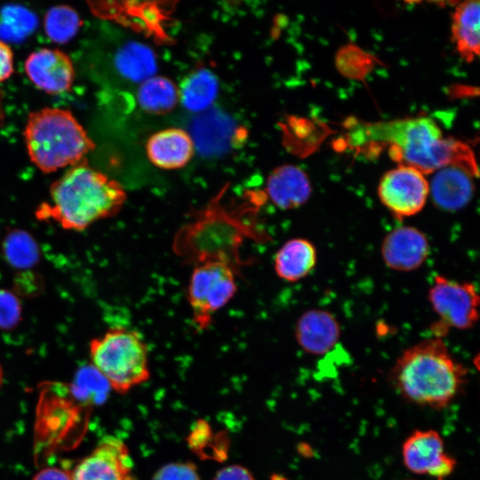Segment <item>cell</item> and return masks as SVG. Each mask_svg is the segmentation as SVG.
Returning a JSON list of instances; mask_svg holds the SVG:
<instances>
[{"label": "cell", "instance_id": "cell-24", "mask_svg": "<svg viewBox=\"0 0 480 480\" xmlns=\"http://www.w3.org/2000/svg\"><path fill=\"white\" fill-rule=\"evenodd\" d=\"M35 20L31 12L24 8L11 6L3 10L0 29L9 38L23 37L34 28Z\"/></svg>", "mask_w": 480, "mask_h": 480}, {"label": "cell", "instance_id": "cell-1", "mask_svg": "<svg viewBox=\"0 0 480 480\" xmlns=\"http://www.w3.org/2000/svg\"><path fill=\"white\" fill-rule=\"evenodd\" d=\"M348 128L347 140L352 148L369 152L388 146L389 156L398 165L413 167L424 175L454 165L478 176L472 148L453 138H443L440 128L429 117L356 123Z\"/></svg>", "mask_w": 480, "mask_h": 480}, {"label": "cell", "instance_id": "cell-13", "mask_svg": "<svg viewBox=\"0 0 480 480\" xmlns=\"http://www.w3.org/2000/svg\"><path fill=\"white\" fill-rule=\"evenodd\" d=\"M340 327L330 312L309 309L298 318L295 338L300 347L308 354L321 356L329 352L338 342Z\"/></svg>", "mask_w": 480, "mask_h": 480}, {"label": "cell", "instance_id": "cell-15", "mask_svg": "<svg viewBox=\"0 0 480 480\" xmlns=\"http://www.w3.org/2000/svg\"><path fill=\"white\" fill-rule=\"evenodd\" d=\"M194 140L184 130L169 128L153 134L148 140L146 151L151 163L164 170L183 167L194 153Z\"/></svg>", "mask_w": 480, "mask_h": 480}, {"label": "cell", "instance_id": "cell-8", "mask_svg": "<svg viewBox=\"0 0 480 480\" xmlns=\"http://www.w3.org/2000/svg\"><path fill=\"white\" fill-rule=\"evenodd\" d=\"M378 196L395 217L408 218L424 208L429 196V183L417 169L398 165L381 177Z\"/></svg>", "mask_w": 480, "mask_h": 480}, {"label": "cell", "instance_id": "cell-17", "mask_svg": "<svg viewBox=\"0 0 480 480\" xmlns=\"http://www.w3.org/2000/svg\"><path fill=\"white\" fill-rule=\"evenodd\" d=\"M316 250L308 240L301 237L286 241L276 252V274L287 282H297L308 276L316 264Z\"/></svg>", "mask_w": 480, "mask_h": 480}, {"label": "cell", "instance_id": "cell-3", "mask_svg": "<svg viewBox=\"0 0 480 480\" xmlns=\"http://www.w3.org/2000/svg\"><path fill=\"white\" fill-rule=\"evenodd\" d=\"M465 377L466 369L436 337L404 350L392 370L394 384L404 398L434 409L444 408L455 398Z\"/></svg>", "mask_w": 480, "mask_h": 480}, {"label": "cell", "instance_id": "cell-21", "mask_svg": "<svg viewBox=\"0 0 480 480\" xmlns=\"http://www.w3.org/2000/svg\"><path fill=\"white\" fill-rule=\"evenodd\" d=\"M137 100L140 107L146 112L164 114L177 104L179 92L170 79L154 76L140 84Z\"/></svg>", "mask_w": 480, "mask_h": 480}, {"label": "cell", "instance_id": "cell-6", "mask_svg": "<svg viewBox=\"0 0 480 480\" xmlns=\"http://www.w3.org/2000/svg\"><path fill=\"white\" fill-rule=\"evenodd\" d=\"M236 290L234 267L222 261L197 263L188 286V300L196 327L207 329L214 314L228 304Z\"/></svg>", "mask_w": 480, "mask_h": 480}, {"label": "cell", "instance_id": "cell-16", "mask_svg": "<svg viewBox=\"0 0 480 480\" xmlns=\"http://www.w3.org/2000/svg\"><path fill=\"white\" fill-rule=\"evenodd\" d=\"M267 194L279 209L292 210L304 204L311 195L308 177L300 167L284 164L276 168L267 181Z\"/></svg>", "mask_w": 480, "mask_h": 480}, {"label": "cell", "instance_id": "cell-2", "mask_svg": "<svg viewBox=\"0 0 480 480\" xmlns=\"http://www.w3.org/2000/svg\"><path fill=\"white\" fill-rule=\"evenodd\" d=\"M50 200L36 211L39 220H53L67 230L83 231L116 215L124 205L123 187L84 161L71 166L50 187Z\"/></svg>", "mask_w": 480, "mask_h": 480}, {"label": "cell", "instance_id": "cell-9", "mask_svg": "<svg viewBox=\"0 0 480 480\" xmlns=\"http://www.w3.org/2000/svg\"><path fill=\"white\" fill-rule=\"evenodd\" d=\"M402 456L408 470L444 480L455 468L456 460L444 450V439L434 429L415 430L404 442Z\"/></svg>", "mask_w": 480, "mask_h": 480}, {"label": "cell", "instance_id": "cell-14", "mask_svg": "<svg viewBox=\"0 0 480 480\" xmlns=\"http://www.w3.org/2000/svg\"><path fill=\"white\" fill-rule=\"evenodd\" d=\"M474 176L468 171L448 165L435 172L429 196L438 208L455 212L466 206L474 194Z\"/></svg>", "mask_w": 480, "mask_h": 480}, {"label": "cell", "instance_id": "cell-10", "mask_svg": "<svg viewBox=\"0 0 480 480\" xmlns=\"http://www.w3.org/2000/svg\"><path fill=\"white\" fill-rule=\"evenodd\" d=\"M132 462L126 445L106 436L71 471L73 480H133Z\"/></svg>", "mask_w": 480, "mask_h": 480}, {"label": "cell", "instance_id": "cell-29", "mask_svg": "<svg viewBox=\"0 0 480 480\" xmlns=\"http://www.w3.org/2000/svg\"><path fill=\"white\" fill-rule=\"evenodd\" d=\"M33 480H73L71 471L60 468H47L40 470Z\"/></svg>", "mask_w": 480, "mask_h": 480}, {"label": "cell", "instance_id": "cell-26", "mask_svg": "<svg viewBox=\"0 0 480 480\" xmlns=\"http://www.w3.org/2000/svg\"><path fill=\"white\" fill-rule=\"evenodd\" d=\"M152 480H200V477L193 463L174 462L162 467Z\"/></svg>", "mask_w": 480, "mask_h": 480}, {"label": "cell", "instance_id": "cell-28", "mask_svg": "<svg viewBox=\"0 0 480 480\" xmlns=\"http://www.w3.org/2000/svg\"><path fill=\"white\" fill-rule=\"evenodd\" d=\"M13 72V53L11 47L0 40V83L8 79Z\"/></svg>", "mask_w": 480, "mask_h": 480}, {"label": "cell", "instance_id": "cell-12", "mask_svg": "<svg viewBox=\"0 0 480 480\" xmlns=\"http://www.w3.org/2000/svg\"><path fill=\"white\" fill-rule=\"evenodd\" d=\"M429 242L420 229L402 226L384 237L380 253L385 265L396 271L410 272L420 268L429 255Z\"/></svg>", "mask_w": 480, "mask_h": 480}, {"label": "cell", "instance_id": "cell-20", "mask_svg": "<svg viewBox=\"0 0 480 480\" xmlns=\"http://www.w3.org/2000/svg\"><path fill=\"white\" fill-rule=\"evenodd\" d=\"M117 71L126 79L142 83L155 76L157 70L156 57L153 50L139 42L123 45L115 58Z\"/></svg>", "mask_w": 480, "mask_h": 480}, {"label": "cell", "instance_id": "cell-31", "mask_svg": "<svg viewBox=\"0 0 480 480\" xmlns=\"http://www.w3.org/2000/svg\"><path fill=\"white\" fill-rule=\"evenodd\" d=\"M3 379H4V373H3V369L1 367V364H0V387L3 383Z\"/></svg>", "mask_w": 480, "mask_h": 480}, {"label": "cell", "instance_id": "cell-18", "mask_svg": "<svg viewBox=\"0 0 480 480\" xmlns=\"http://www.w3.org/2000/svg\"><path fill=\"white\" fill-rule=\"evenodd\" d=\"M479 9L477 0H468L458 4L452 14V42L467 62L479 56Z\"/></svg>", "mask_w": 480, "mask_h": 480}, {"label": "cell", "instance_id": "cell-27", "mask_svg": "<svg viewBox=\"0 0 480 480\" xmlns=\"http://www.w3.org/2000/svg\"><path fill=\"white\" fill-rule=\"evenodd\" d=\"M212 480H254V478L244 467L232 465L218 471Z\"/></svg>", "mask_w": 480, "mask_h": 480}, {"label": "cell", "instance_id": "cell-5", "mask_svg": "<svg viewBox=\"0 0 480 480\" xmlns=\"http://www.w3.org/2000/svg\"><path fill=\"white\" fill-rule=\"evenodd\" d=\"M89 351L92 366L116 392L126 393L149 379L148 348L134 330L110 328L90 341Z\"/></svg>", "mask_w": 480, "mask_h": 480}, {"label": "cell", "instance_id": "cell-25", "mask_svg": "<svg viewBox=\"0 0 480 480\" xmlns=\"http://www.w3.org/2000/svg\"><path fill=\"white\" fill-rule=\"evenodd\" d=\"M22 308L18 296L4 289H0V329L11 330L21 320Z\"/></svg>", "mask_w": 480, "mask_h": 480}, {"label": "cell", "instance_id": "cell-23", "mask_svg": "<svg viewBox=\"0 0 480 480\" xmlns=\"http://www.w3.org/2000/svg\"><path fill=\"white\" fill-rule=\"evenodd\" d=\"M81 24L77 12L66 5L49 9L44 18V30L47 36L58 44H65L72 39Z\"/></svg>", "mask_w": 480, "mask_h": 480}, {"label": "cell", "instance_id": "cell-4", "mask_svg": "<svg viewBox=\"0 0 480 480\" xmlns=\"http://www.w3.org/2000/svg\"><path fill=\"white\" fill-rule=\"evenodd\" d=\"M24 138L31 162L45 173L85 161L95 148L73 114L59 108L30 113Z\"/></svg>", "mask_w": 480, "mask_h": 480}, {"label": "cell", "instance_id": "cell-22", "mask_svg": "<svg viewBox=\"0 0 480 480\" xmlns=\"http://www.w3.org/2000/svg\"><path fill=\"white\" fill-rule=\"evenodd\" d=\"M5 260L19 270H29L40 260V248L28 231L13 228L8 231L2 243Z\"/></svg>", "mask_w": 480, "mask_h": 480}, {"label": "cell", "instance_id": "cell-7", "mask_svg": "<svg viewBox=\"0 0 480 480\" xmlns=\"http://www.w3.org/2000/svg\"><path fill=\"white\" fill-rule=\"evenodd\" d=\"M428 299L437 316L432 325L434 337L441 338L451 329L468 330L478 320L479 295L476 285L436 276Z\"/></svg>", "mask_w": 480, "mask_h": 480}, {"label": "cell", "instance_id": "cell-11", "mask_svg": "<svg viewBox=\"0 0 480 480\" xmlns=\"http://www.w3.org/2000/svg\"><path fill=\"white\" fill-rule=\"evenodd\" d=\"M24 68L30 81L50 94H60L70 90L75 69L72 60L62 51L42 48L27 58Z\"/></svg>", "mask_w": 480, "mask_h": 480}, {"label": "cell", "instance_id": "cell-19", "mask_svg": "<svg viewBox=\"0 0 480 480\" xmlns=\"http://www.w3.org/2000/svg\"><path fill=\"white\" fill-rule=\"evenodd\" d=\"M178 92L179 100L185 108L190 112H202L215 101L219 81L212 70L199 68L183 79Z\"/></svg>", "mask_w": 480, "mask_h": 480}, {"label": "cell", "instance_id": "cell-30", "mask_svg": "<svg viewBox=\"0 0 480 480\" xmlns=\"http://www.w3.org/2000/svg\"><path fill=\"white\" fill-rule=\"evenodd\" d=\"M4 112L3 108V93L0 91V124L4 121Z\"/></svg>", "mask_w": 480, "mask_h": 480}]
</instances>
